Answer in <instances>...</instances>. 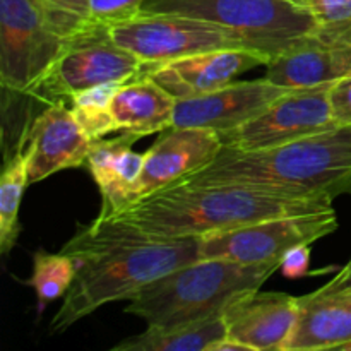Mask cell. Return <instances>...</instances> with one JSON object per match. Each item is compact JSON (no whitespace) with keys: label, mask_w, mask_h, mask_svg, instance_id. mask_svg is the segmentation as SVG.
Instances as JSON below:
<instances>
[{"label":"cell","mask_w":351,"mask_h":351,"mask_svg":"<svg viewBox=\"0 0 351 351\" xmlns=\"http://www.w3.org/2000/svg\"><path fill=\"white\" fill-rule=\"evenodd\" d=\"M122 86L123 84H99L77 93L69 99L75 120L93 143L105 139L108 134L119 132L115 119L112 115V101Z\"/></svg>","instance_id":"23"},{"label":"cell","mask_w":351,"mask_h":351,"mask_svg":"<svg viewBox=\"0 0 351 351\" xmlns=\"http://www.w3.org/2000/svg\"><path fill=\"white\" fill-rule=\"evenodd\" d=\"M267 62L269 58L252 50H215L153 65L144 75L178 101L225 88L243 72L267 65Z\"/></svg>","instance_id":"14"},{"label":"cell","mask_w":351,"mask_h":351,"mask_svg":"<svg viewBox=\"0 0 351 351\" xmlns=\"http://www.w3.org/2000/svg\"><path fill=\"white\" fill-rule=\"evenodd\" d=\"M288 89L264 79L233 81L232 84L175 103L173 123L177 129H211L226 132L256 119Z\"/></svg>","instance_id":"12"},{"label":"cell","mask_w":351,"mask_h":351,"mask_svg":"<svg viewBox=\"0 0 351 351\" xmlns=\"http://www.w3.org/2000/svg\"><path fill=\"white\" fill-rule=\"evenodd\" d=\"M136 137L120 134L115 139L95 141L88 154L89 171L101 194L103 216H115L137 201V182L144 167V153L132 149Z\"/></svg>","instance_id":"17"},{"label":"cell","mask_w":351,"mask_h":351,"mask_svg":"<svg viewBox=\"0 0 351 351\" xmlns=\"http://www.w3.org/2000/svg\"><path fill=\"white\" fill-rule=\"evenodd\" d=\"M345 288H351V259L339 269V273L329 281L328 285L322 287V290L335 291V290H345Z\"/></svg>","instance_id":"28"},{"label":"cell","mask_w":351,"mask_h":351,"mask_svg":"<svg viewBox=\"0 0 351 351\" xmlns=\"http://www.w3.org/2000/svg\"><path fill=\"white\" fill-rule=\"evenodd\" d=\"M312 10L319 23L346 19L351 16V0H300Z\"/></svg>","instance_id":"26"},{"label":"cell","mask_w":351,"mask_h":351,"mask_svg":"<svg viewBox=\"0 0 351 351\" xmlns=\"http://www.w3.org/2000/svg\"><path fill=\"white\" fill-rule=\"evenodd\" d=\"M93 141L81 129L64 99L50 103L29 123L23 151L27 158V182L36 184L57 171L86 165Z\"/></svg>","instance_id":"11"},{"label":"cell","mask_w":351,"mask_h":351,"mask_svg":"<svg viewBox=\"0 0 351 351\" xmlns=\"http://www.w3.org/2000/svg\"><path fill=\"white\" fill-rule=\"evenodd\" d=\"M223 338H226V324L219 315L178 328L147 326L144 332L123 339L106 351H204Z\"/></svg>","instance_id":"20"},{"label":"cell","mask_w":351,"mask_h":351,"mask_svg":"<svg viewBox=\"0 0 351 351\" xmlns=\"http://www.w3.org/2000/svg\"><path fill=\"white\" fill-rule=\"evenodd\" d=\"M141 12L177 14L219 24L269 60L319 26L317 17L300 0H146Z\"/></svg>","instance_id":"6"},{"label":"cell","mask_w":351,"mask_h":351,"mask_svg":"<svg viewBox=\"0 0 351 351\" xmlns=\"http://www.w3.org/2000/svg\"><path fill=\"white\" fill-rule=\"evenodd\" d=\"M329 103L339 127H351V75L332 82L329 89Z\"/></svg>","instance_id":"25"},{"label":"cell","mask_w":351,"mask_h":351,"mask_svg":"<svg viewBox=\"0 0 351 351\" xmlns=\"http://www.w3.org/2000/svg\"><path fill=\"white\" fill-rule=\"evenodd\" d=\"M332 351H351V345H346V346H339V348H335Z\"/></svg>","instance_id":"30"},{"label":"cell","mask_w":351,"mask_h":351,"mask_svg":"<svg viewBox=\"0 0 351 351\" xmlns=\"http://www.w3.org/2000/svg\"><path fill=\"white\" fill-rule=\"evenodd\" d=\"M84 23L115 24L137 16L146 0H47Z\"/></svg>","instance_id":"24"},{"label":"cell","mask_w":351,"mask_h":351,"mask_svg":"<svg viewBox=\"0 0 351 351\" xmlns=\"http://www.w3.org/2000/svg\"><path fill=\"white\" fill-rule=\"evenodd\" d=\"M62 252L77 261V274L50 322L67 331L103 305L132 300L165 274L201 261V237L154 239L110 216L79 228Z\"/></svg>","instance_id":"1"},{"label":"cell","mask_w":351,"mask_h":351,"mask_svg":"<svg viewBox=\"0 0 351 351\" xmlns=\"http://www.w3.org/2000/svg\"><path fill=\"white\" fill-rule=\"evenodd\" d=\"M226 338L259 351L285 348L298 319V297L281 291H254L223 314Z\"/></svg>","instance_id":"15"},{"label":"cell","mask_w":351,"mask_h":351,"mask_svg":"<svg viewBox=\"0 0 351 351\" xmlns=\"http://www.w3.org/2000/svg\"><path fill=\"white\" fill-rule=\"evenodd\" d=\"M335 348L331 350H280V351H332Z\"/></svg>","instance_id":"31"},{"label":"cell","mask_w":351,"mask_h":351,"mask_svg":"<svg viewBox=\"0 0 351 351\" xmlns=\"http://www.w3.org/2000/svg\"><path fill=\"white\" fill-rule=\"evenodd\" d=\"M77 274V261L60 250L50 254L47 250H38L33 257V274L26 281L36 293L38 317L51 302L64 298L71 290Z\"/></svg>","instance_id":"22"},{"label":"cell","mask_w":351,"mask_h":351,"mask_svg":"<svg viewBox=\"0 0 351 351\" xmlns=\"http://www.w3.org/2000/svg\"><path fill=\"white\" fill-rule=\"evenodd\" d=\"M84 21L47 0H0V84L12 95H34Z\"/></svg>","instance_id":"5"},{"label":"cell","mask_w":351,"mask_h":351,"mask_svg":"<svg viewBox=\"0 0 351 351\" xmlns=\"http://www.w3.org/2000/svg\"><path fill=\"white\" fill-rule=\"evenodd\" d=\"M27 182V158L24 151L10 154L3 161L0 177V254L7 256L19 237V208Z\"/></svg>","instance_id":"21"},{"label":"cell","mask_w":351,"mask_h":351,"mask_svg":"<svg viewBox=\"0 0 351 351\" xmlns=\"http://www.w3.org/2000/svg\"><path fill=\"white\" fill-rule=\"evenodd\" d=\"M264 77L285 89L332 84L351 75V47L329 43L314 33L267 62Z\"/></svg>","instance_id":"16"},{"label":"cell","mask_w":351,"mask_h":351,"mask_svg":"<svg viewBox=\"0 0 351 351\" xmlns=\"http://www.w3.org/2000/svg\"><path fill=\"white\" fill-rule=\"evenodd\" d=\"M336 230L338 218L335 208L322 213L280 216L201 237V257L243 264L281 263L288 250L311 245Z\"/></svg>","instance_id":"9"},{"label":"cell","mask_w":351,"mask_h":351,"mask_svg":"<svg viewBox=\"0 0 351 351\" xmlns=\"http://www.w3.org/2000/svg\"><path fill=\"white\" fill-rule=\"evenodd\" d=\"M308 266H311V245H298L288 250L281 261L280 271L290 280H298L308 274Z\"/></svg>","instance_id":"27"},{"label":"cell","mask_w":351,"mask_h":351,"mask_svg":"<svg viewBox=\"0 0 351 351\" xmlns=\"http://www.w3.org/2000/svg\"><path fill=\"white\" fill-rule=\"evenodd\" d=\"M146 65L120 47L110 24L84 23L65 38L64 48L33 96L47 105L99 84H127L143 77Z\"/></svg>","instance_id":"7"},{"label":"cell","mask_w":351,"mask_h":351,"mask_svg":"<svg viewBox=\"0 0 351 351\" xmlns=\"http://www.w3.org/2000/svg\"><path fill=\"white\" fill-rule=\"evenodd\" d=\"M175 103L161 86L147 75L127 82L112 101V115L119 132L141 139L163 132L173 123Z\"/></svg>","instance_id":"19"},{"label":"cell","mask_w":351,"mask_h":351,"mask_svg":"<svg viewBox=\"0 0 351 351\" xmlns=\"http://www.w3.org/2000/svg\"><path fill=\"white\" fill-rule=\"evenodd\" d=\"M223 144L211 129L163 130L156 143L144 153V167L137 182V201L178 184L189 175L208 167Z\"/></svg>","instance_id":"13"},{"label":"cell","mask_w":351,"mask_h":351,"mask_svg":"<svg viewBox=\"0 0 351 351\" xmlns=\"http://www.w3.org/2000/svg\"><path fill=\"white\" fill-rule=\"evenodd\" d=\"M351 345V288L298 297V319L283 350H331Z\"/></svg>","instance_id":"18"},{"label":"cell","mask_w":351,"mask_h":351,"mask_svg":"<svg viewBox=\"0 0 351 351\" xmlns=\"http://www.w3.org/2000/svg\"><path fill=\"white\" fill-rule=\"evenodd\" d=\"M328 209H332L328 199H300L245 185L175 184L110 218L154 239H189Z\"/></svg>","instance_id":"3"},{"label":"cell","mask_w":351,"mask_h":351,"mask_svg":"<svg viewBox=\"0 0 351 351\" xmlns=\"http://www.w3.org/2000/svg\"><path fill=\"white\" fill-rule=\"evenodd\" d=\"M113 40L136 55L146 67L215 50H249L233 31L177 14L139 12L110 24Z\"/></svg>","instance_id":"8"},{"label":"cell","mask_w":351,"mask_h":351,"mask_svg":"<svg viewBox=\"0 0 351 351\" xmlns=\"http://www.w3.org/2000/svg\"><path fill=\"white\" fill-rule=\"evenodd\" d=\"M280 261L243 264L228 259H201L165 274L141 290L125 312L147 326L178 328L225 314L245 295L261 290L280 271Z\"/></svg>","instance_id":"4"},{"label":"cell","mask_w":351,"mask_h":351,"mask_svg":"<svg viewBox=\"0 0 351 351\" xmlns=\"http://www.w3.org/2000/svg\"><path fill=\"white\" fill-rule=\"evenodd\" d=\"M178 184L245 185L300 199L335 201L351 192V127H336L269 149L221 147L208 167Z\"/></svg>","instance_id":"2"},{"label":"cell","mask_w":351,"mask_h":351,"mask_svg":"<svg viewBox=\"0 0 351 351\" xmlns=\"http://www.w3.org/2000/svg\"><path fill=\"white\" fill-rule=\"evenodd\" d=\"M329 89L331 84L288 89L256 119L237 129L219 132L223 147L237 151L269 149L336 129L339 125L332 115Z\"/></svg>","instance_id":"10"},{"label":"cell","mask_w":351,"mask_h":351,"mask_svg":"<svg viewBox=\"0 0 351 351\" xmlns=\"http://www.w3.org/2000/svg\"><path fill=\"white\" fill-rule=\"evenodd\" d=\"M204 351H259V350L252 348V346L242 345V343L239 341H233V339L223 338L219 339V341H215L213 345H209Z\"/></svg>","instance_id":"29"}]
</instances>
